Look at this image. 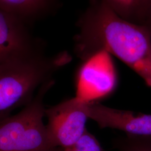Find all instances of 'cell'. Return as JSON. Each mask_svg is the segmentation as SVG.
I'll list each match as a JSON object with an SVG mask.
<instances>
[{"mask_svg":"<svg viewBox=\"0 0 151 151\" xmlns=\"http://www.w3.org/2000/svg\"><path fill=\"white\" fill-rule=\"evenodd\" d=\"M75 52L85 60L101 51L116 57L151 87V32L119 16L103 0H91L78 20Z\"/></svg>","mask_w":151,"mask_h":151,"instance_id":"obj_1","label":"cell"},{"mask_svg":"<svg viewBox=\"0 0 151 151\" xmlns=\"http://www.w3.org/2000/svg\"><path fill=\"white\" fill-rule=\"evenodd\" d=\"M72 60L63 51L46 56L43 49L0 63V120L11 115L16 109L25 106L34 92L53 79L54 73Z\"/></svg>","mask_w":151,"mask_h":151,"instance_id":"obj_2","label":"cell"},{"mask_svg":"<svg viewBox=\"0 0 151 151\" xmlns=\"http://www.w3.org/2000/svg\"><path fill=\"white\" fill-rule=\"evenodd\" d=\"M54 83H44L20 111L0 120V151H58L43 122L44 99Z\"/></svg>","mask_w":151,"mask_h":151,"instance_id":"obj_3","label":"cell"},{"mask_svg":"<svg viewBox=\"0 0 151 151\" xmlns=\"http://www.w3.org/2000/svg\"><path fill=\"white\" fill-rule=\"evenodd\" d=\"M116 85L111 55L101 51L83 61L77 75L76 97L86 102H99L111 94Z\"/></svg>","mask_w":151,"mask_h":151,"instance_id":"obj_4","label":"cell"},{"mask_svg":"<svg viewBox=\"0 0 151 151\" xmlns=\"http://www.w3.org/2000/svg\"><path fill=\"white\" fill-rule=\"evenodd\" d=\"M86 103L75 96L45 108L47 127L51 139L57 148L73 145L86 130V124L89 118Z\"/></svg>","mask_w":151,"mask_h":151,"instance_id":"obj_5","label":"cell"},{"mask_svg":"<svg viewBox=\"0 0 151 151\" xmlns=\"http://www.w3.org/2000/svg\"><path fill=\"white\" fill-rule=\"evenodd\" d=\"M90 119L101 129L111 128L134 135H151V114L110 108L99 102H86Z\"/></svg>","mask_w":151,"mask_h":151,"instance_id":"obj_6","label":"cell"},{"mask_svg":"<svg viewBox=\"0 0 151 151\" xmlns=\"http://www.w3.org/2000/svg\"><path fill=\"white\" fill-rule=\"evenodd\" d=\"M25 24L20 17L0 10V63L43 49Z\"/></svg>","mask_w":151,"mask_h":151,"instance_id":"obj_7","label":"cell"},{"mask_svg":"<svg viewBox=\"0 0 151 151\" xmlns=\"http://www.w3.org/2000/svg\"><path fill=\"white\" fill-rule=\"evenodd\" d=\"M103 1L121 17L151 32V0Z\"/></svg>","mask_w":151,"mask_h":151,"instance_id":"obj_8","label":"cell"},{"mask_svg":"<svg viewBox=\"0 0 151 151\" xmlns=\"http://www.w3.org/2000/svg\"><path fill=\"white\" fill-rule=\"evenodd\" d=\"M53 0H0V10L13 14L26 22L48 10Z\"/></svg>","mask_w":151,"mask_h":151,"instance_id":"obj_9","label":"cell"},{"mask_svg":"<svg viewBox=\"0 0 151 151\" xmlns=\"http://www.w3.org/2000/svg\"><path fill=\"white\" fill-rule=\"evenodd\" d=\"M113 146L119 151H151V135L126 134L114 139Z\"/></svg>","mask_w":151,"mask_h":151,"instance_id":"obj_10","label":"cell"},{"mask_svg":"<svg viewBox=\"0 0 151 151\" xmlns=\"http://www.w3.org/2000/svg\"><path fill=\"white\" fill-rule=\"evenodd\" d=\"M58 151H103V148L97 138L86 130L75 144L66 148H59Z\"/></svg>","mask_w":151,"mask_h":151,"instance_id":"obj_11","label":"cell"}]
</instances>
